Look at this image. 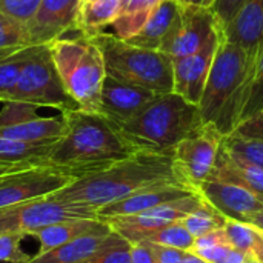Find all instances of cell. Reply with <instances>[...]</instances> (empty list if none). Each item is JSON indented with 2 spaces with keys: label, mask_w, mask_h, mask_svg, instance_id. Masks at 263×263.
<instances>
[{
  "label": "cell",
  "mask_w": 263,
  "mask_h": 263,
  "mask_svg": "<svg viewBox=\"0 0 263 263\" xmlns=\"http://www.w3.org/2000/svg\"><path fill=\"white\" fill-rule=\"evenodd\" d=\"M180 183L173 166V154L136 153L109 166L79 176L65 188L49 194L55 202L99 208L122 200L140 190Z\"/></svg>",
  "instance_id": "cell-1"
},
{
  "label": "cell",
  "mask_w": 263,
  "mask_h": 263,
  "mask_svg": "<svg viewBox=\"0 0 263 263\" xmlns=\"http://www.w3.org/2000/svg\"><path fill=\"white\" fill-rule=\"evenodd\" d=\"M259 55L247 52L220 34L199 111L203 125L214 126L223 137L231 136L243 120Z\"/></svg>",
  "instance_id": "cell-2"
},
{
  "label": "cell",
  "mask_w": 263,
  "mask_h": 263,
  "mask_svg": "<svg viewBox=\"0 0 263 263\" xmlns=\"http://www.w3.org/2000/svg\"><path fill=\"white\" fill-rule=\"evenodd\" d=\"M62 112L66 131L54 143L48 165L82 176L140 153L103 116L82 109Z\"/></svg>",
  "instance_id": "cell-3"
},
{
  "label": "cell",
  "mask_w": 263,
  "mask_h": 263,
  "mask_svg": "<svg viewBox=\"0 0 263 263\" xmlns=\"http://www.w3.org/2000/svg\"><path fill=\"white\" fill-rule=\"evenodd\" d=\"M202 126L197 105L176 92H165L157 94L140 112L117 128L137 151L173 154L179 142Z\"/></svg>",
  "instance_id": "cell-4"
},
{
  "label": "cell",
  "mask_w": 263,
  "mask_h": 263,
  "mask_svg": "<svg viewBox=\"0 0 263 263\" xmlns=\"http://www.w3.org/2000/svg\"><path fill=\"white\" fill-rule=\"evenodd\" d=\"M49 52L68 96L85 112H99L100 91L106 77L100 49L88 37H59L48 43Z\"/></svg>",
  "instance_id": "cell-5"
},
{
  "label": "cell",
  "mask_w": 263,
  "mask_h": 263,
  "mask_svg": "<svg viewBox=\"0 0 263 263\" xmlns=\"http://www.w3.org/2000/svg\"><path fill=\"white\" fill-rule=\"evenodd\" d=\"M88 37L103 55L106 76L148 88L157 94L173 92V59L168 54L134 46L108 32Z\"/></svg>",
  "instance_id": "cell-6"
},
{
  "label": "cell",
  "mask_w": 263,
  "mask_h": 263,
  "mask_svg": "<svg viewBox=\"0 0 263 263\" xmlns=\"http://www.w3.org/2000/svg\"><path fill=\"white\" fill-rule=\"evenodd\" d=\"M12 100L31 103L37 108H55L60 112L79 109L62 85L48 43L28 46V54L22 66Z\"/></svg>",
  "instance_id": "cell-7"
},
{
  "label": "cell",
  "mask_w": 263,
  "mask_h": 263,
  "mask_svg": "<svg viewBox=\"0 0 263 263\" xmlns=\"http://www.w3.org/2000/svg\"><path fill=\"white\" fill-rule=\"evenodd\" d=\"M69 219H99V211L83 205L55 202L45 196L0 208V234L32 236L40 228Z\"/></svg>",
  "instance_id": "cell-8"
},
{
  "label": "cell",
  "mask_w": 263,
  "mask_h": 263,
  "mask_svg": "<svg viewBox=\"0 0 263 263\" xmlns=\"http://www.w3.org/2000/svg\"><path fill=\"white\" fill-rule=\"evenodd\" d=\"M222 142L223 136L211 125H203L179 142L173 151V166L177 180L196 191L210 177Z\"/></svg>",
  "instance_id": "cell-9"
},
{
  "label": "cell",
  "mask_w": 263,
  "mask_h": 263,
  "mask_svg": "<svg viewBox=\"0 0 263 263\" xmlns=\"http://www.w3.org/2000/svg\"><path fill=\"white\" fill-rule=\"evenodd\" d=\"M77 177V174L52 165L31 166L9 173L0 179V208L49 196Z\"/></svg>",
  "instance_id": "cell-10"
},
{
  "label": "cell",
  "mask_w": 263,
  "mask_h": 263,
  "mask_svg": "<svg viewBox=\"0 0 263 263\" xmlns=\"http://www.w3.org/2000/svg\"><path fill=\"white\" fill-rule=\"evenodd\" d=\"M202 203H203V199L200 197V194L194 193L186 197L162 203L159 206H154L136 216L111 217V219H106L105 222L111 227V230L117 231L129 243H134L136 239L142 236L143 233L157 230L173 222H180L183 217H186L194 210H197Z\"/></svg>",
  "instance_id": "cell-11"
},
{
  "label": "cell",
  "mask_w": 263,
  "mask_h": 263,
  "mask_svg": "<svg viewBox=\"0 0 263 263\" xmlns=\"http://www.w3.org/2000/svg\"><path fill=\"white\" fill-rule=\"evenodd\" d=\"M219 29L220 23L211 8H182L180 22L162 52L171 59L196 54L205 48Z\"/></svg>",
  "instance_id": "cell-12"
},
{
  "label": "cell",
  "mask_w": 263,
  "mask_h": 263,
  "mask_svg": "<svg viewBox=\"0 0 263 263\" xmlns=\"http://www.w3.org/2000/svg\"><path fill=\"white\" fill-rule=\"evenodd\" d=\"M196 193H199L206 203L228 220L251 223L254 217L263 211L262 199L236 183L206 179L200 183Z\"/></svg>",
  "instance_id": "cell-13"
},
{
  "label": "cell",
  "mask_w": 263,
  "mask_h": 263,
  "mask_svg": "<svg viewBox=\"0 0 263 263\" xmlns=\"http://www.w3.org/2000/svg\"><path fill=\"white\" fill-rule=\"evenodd\" d=\"M220 34L222 26L219 32L199 52L180 59H173V92L182 96L193 105H199L203 96L210 69L220 42Z\"/></svg>",
  "instance_id": "cell-14"
},
{
  "label": "cell",
  "mask_w": 263,
  "mask_h": 263,
  "mask_svg": "<svg viewBox=\"0 0 263 263\" xmlns=\"http://www.w3.org/2000/svg\"><path fill=\"white\" fill-rule=\"evenodd\" d=\"M156 96L157 92L148 88L106 76L100 91V105L97 114L119 126L131 120Z\"/></svg>",
  "instance_id": "cell-15"
},
{
  "label": "cell",
  "mask_w": 263,
  "mask_h": 263,
  "mask_svg": "<svg viewBox=\"0 0 263 263\" xmlns=\"http://www.w3.org/2000/svg\"><path fill=\"white\" fill-rule=\"evenodd\" d=\"M80 0H40L25 25L29 45H46L74 29Z\"/></svg>",
  "instance_id": "cell-16"
},
{
  "label": "cell",
  "mask_w": 263,
  "mask_h": 263,
  "mask_svg": "<svg viewBox=\"0 0 263 263\" xmlns=\"http://www.w3.org/2000/svg\"><path fill=\"white\" fill-rule=\"evenodd\" d=\"M196 191L182 185V183H165V185H156L145 190H140L122 200H117L114 203H108L102 208H99V219L106 220L111 217H120V216H136L143 211H148L154 206H159L166 202H173L182 197H186L190 194H194Z\"/></svg>",
  "instance_id": "cell-17"
},
{
  "label": "cell",
  "mask_w": 263,
  "mask_h": 263,
  "mask_svg": "<svg viewBox=\"0 0 263 263\" xmlns=\"http://www.w3.org/2000/svg\"><path fill=\"white\" fill-rule=\"evenodd\" d=\"M222 32L228 42L259 55L263 45V0H247Z\"/></svg>",
  "instance_id": "cell-18"
},
{
  "label": "cell",
  "mask_w": 263,
  "mask_h": 263,
  "mask_svg": "<svg viewBox=\"0 0 263 263\" xmlns=\"http://www.w3.org/2000/svg\"><path fill=\"white\" fill-rule=\"evenodd\" d=\"M182 6L173 0H163L149 15L143 28L131 39L125 40L134 46L162 51L180 22Z\"/></svg>",
  "instance_id": "cell-19"
},
{
  "label": "cell",
  "mask_w": 263,
  "mask_h": 263,
  "mask_svg": "<svg viewBox=\"0 0 263 263\" xmlns=\"http://www.w3.org/2000/svg\"><path fill=\"white\" fill-rule=\"evenodd\" d=\"M109 231L111 227L102 219H69L40 228L32 234V237H35L40 243L37 254H43L77 237Z\"/></svg>",
  "instance_id": "cell-20"
},
{
  "label": "cell",
  "mask_w": 263,
  "mask_h": 263,
  "mask_svg": "<svg viewBox=\"0 0 263 263\" xmlns=\"http://www.w3.org/2000/svg\"><path fill=\"white\" fill-rule=\"evenodd\" d=\"M208 179L240 185L263 200V168L230 156L220 146L216 165Z\"/></svg>",
  "instance_id": "cell-21"
},
{
  "label": "cell",
  "mask_w": 263,
  "mask_h": 263,
  "mask_svg": "<svg viewBox=\"0 0 263 263\" xmlns=\"http://www.w3.org/2000/svg\"><path fill=\"white\" fill-rule=\"evenodd\" d=\"M66 131L63 112L55 117H40L23 120L20 123L0 128V137L22 142H57Z\"/></svg>",
  "instance_id": "cell-22"
},
{
  "label": "cell",
  "mask_w": 263,
  "mask_h": 263,
  "mask_svg": "<svg viewBox=\"0 0 263 263\" xmlns=\"http://www.w3.org/2000/svg\"><path fill=\"white\" fill-rule=\"evenodd\" d=\"M111 233L112 230L109 233L86 234L77 237L43 254L32 256L26 263H83L109 240Z\"/></svg>",
  "instance_id": "cell-23"
},
{
  "label": "cell",
  "mask_w": 263,
  "mask_h": 263,
  "mask_svg": "<svg viewBox=\"0 0 263 263\" xmlns=\"http://www.w3.org/2000/svg\"><path fill=\"white\" fill-rule=\"evenodd\" d=\"M55 142H22L0 137V165L31 168L48 165Z\"/></svg>",
  "instance_id": "cell-24"
},
{
  "label": "cell",
  "mask_w": 263,
  "mask_h": 263,
  "mask_svg": "<svg viewBox=\"0 0 263 263\" xmlns=\"http://www.w3.org/2000/svg\"><path fill=\"white\" fill-rule=\"evenodd\" d=\"M120 0H89L80 2L74 29L83 35H94L103 32L111 26L119 15Z\"/></svg>",
  "instance_id": "cell-25"
},
{
  "label": "cell",
  "mask_w": 263,
  "mask_h": 263,
  "mask_svg": "<svg viewBox=\"0 0 263 263\" xmlns=\"http://www.w3.org/2000/svg\"><path fill=\"white\" fill-rule=\"evenodd\" d=\"M162 2L163 0H120L119 15L111 25L112 34L122 40L134 37Z\"/></svg>",
  "instance_id": "cell-26"
},
{
  "label": "cell",
  "mask_w": 263,
  "mask_h": 263,
  "mask_svg": "<svg viewBox=\"0 0 263 263\" xmlns=\"http://www.w3.org/2000/svg\"><path fill=\"white\" fill-rule=\"evenodd\" d=\"M26 54L28 46L0 49V102L12 100Z\"/></svg>",
  "instance_id": "cell-27"
},
{
  "label": "cell",
  "mask_w": 263,
  "mask_h": 263,
  "mask_svg": "<svg viewBox=\"0 0 263 263\" xmlns=\"http://www.w3.org/2000/svg\"><path fill=\"white\" fill-rule=\"evenodd\" d=\"M194 236L180 223V222H173L165 227H160L157 230L143 233L136 239L134 243L137 242H148L154 245H162V247H170V248H177L182 251H191L194 247Z\"/></svg>",
  "instance_id": "cell-28"
},
{
  "label": "cell",
  "mask_w": 263,
  "mask_h": 263,
  "mask_svg": "<svg viewBox=\"0 0 263 263\" xmlns=\"http://www.w3.org/2000/svg\"><path fill=\"white\" fill-rule=\"evenodd\" d=\"M222 146L230 156L263 168V137H250L233 133L231 136L223 137Z\"/></svg>",
  "instance_id": "cell-29"
},
{
  "label": "cell",
  "mask_w": 263,
  "mask_h": 263,
  "mask_svg": "<svg viewBox=\"0 0 263 263\" xmlns=\"http://www.w3.org/2000/svg\"><path fill=\"white\" fill-rule=\"evenodd\" d=\"M227 220V217H223L219 211H216L210 203L203 200V203L191 214L183 217L180 223L191 233V236H194V239H197L206 233L223 228Z\"/></svg>",
  "instance_id": "cell-30"
},
{
  "label": "cell",
  "mask_w": 263,
  "mask_h": 263,
  "mask_svg": "<svg viewBox=\"0 0 263 263\" xmlns=\"http://www.w3.org/2000/svg\"><path fill=\"white\" fill-rule=\"evenodd\" d=\"M83 263H131V243L112 230L109 240Z\"/></svg>",
  "instance_id": "cell-31"
},
{
  "label": "cell",
  "mask_w": 263,
  "mask_h": 263,
  "mask_svg": "<svg viewBox=\"0 0 263 263\" xmlns=\"http://www.w3.org/2000/svg\"><path fill=\"white\" fill-rule=\"evenodd\" d=\"M29 46L23 23L0 12V49Z\"/></svg>",
  "instance_id": "cell-32"
},
{
  "label": "cell",
  "mask_w": 263,
  "mask_h": 263,
  "mask_svg": "<svg viewBox=\"0 0 263 263\" xmlns=\"http://www.w3.org/2000/svg\"><path fill=\"white\" fill-rule=\"evenodd\" d=\"M22 234L2 233L0 234V263H26L31 256L22 248Z\"/></svg>",
  "instance_id": "cell-33"
},
{
  "label": "cell",
  "mask_w": 263,
  "mask_h": 263,
  "mask_svg": "<svg viewBox=\"0 0 263 263\" xmlns=\"http://www.w3.org/2000/svg\"><path fill=\"white\" fill-rule=\"evenodd\" d=\"M191 253L200 256L208 263H242L247 256L245 253L236 250L230 243H220V245H214L210 248L196 250Z\"/></svg>",
  "instance_id": "cell-34"
},
{
  "label": "cell",
  "mask_w": 263,
  "mask_h": 263,
  "mask_svg": "<svg viewBox=\"0 0 263 263\" xmlns=\"http://www.w3.org/2000/svg\"><path fill=\"white\" fill-rule=\"evenodd\" d=\"M260 111H263V45L260 48L259 57H257L253 86H251L250 99H248V103H247V108L243 112V120H247L248 117H251Z\"/></svg>",
  "instance_id": "cell-35"
},
{
  "label": "cell",
  "mask_w": 263,
  "mask_h": 263,
  "mask_svg": "<svg viewBox=\"0 0 263 263\" xmlns=\"http://www.w3.org/2000/svg\"><path fill=\"white\" fill-rule=\"evenodd\" d=\"M35 109H37V106H34L31 103L15 102V100L5 102V106L0 111V128L11 126V125H15L23 120L35 117L37 116Z\"/></svg>",
  "instance_id": "cell-36"
},
{
  "label": "cell",
  "mask_w": 263,
  "mask_h": 263,
  "mask_svg": "<svg viewBox=\"0 0 263 263\" xmlns=\"http://www.w3.org/2000/svg\"><path fill=\"white\" fill-rule=\"evenodd\" d=\"M40 0H0V12L26 25L34 15Z\"/></svg>",
  "instance_id": "cell-37"
},
{
  "label": "cell",
  "mask_w": 263,
  "mask_h": 263,
  "mask_svg": "<svg viewBox=\"0 0 263 263\" xmlns=\"http://www.w3.org/2000/svg\"><path fill=\"white\" fill-rule=\"evenodd\" d=\"M245 2L247 0H214V5L211 9L222 28L231 22V18L236 15V12L240 9V6Z\"/></svg>",
  "instance_id": "cell-38"
},
{
  "label": "cell",
  "mask_w": 263,
  "mask_h": 263,
  "mask_svg": "<svg viewBox=\"0 0 263 263\" xmlns=\"http://www.w3.org/2000/svg\"><path fill=\"white\" fill-rule=\"evenodd\" d=\"M234 133L250 137H263V111L243 120Z\"/></svg>",
  "instance_id": "cell-39"
},
{
  "label": "cell",
  "mask_w": 263,
  "mask_h": 263,
  "mask_svg": "<svg viewBox=\"0 0 263 263\" xmlns=\"http://www.w3.org/2000/svg\"><path fill=\"white\" fill-rule=\"evenodd\" d=\"M220 243H230L228 242V237H227V233L223 228L220 230H214L211 233H206L200 237H197L194 240V247L191 251H196V250H202V248H210V247H214V245H220Z\"/></svg>",
  "instance_id": "cell-40"
},
{
  "label": "cell",
  "mask_w": 263,
  "mask_h": 263,
  "mask_svg": "<svg viewBox=\"0 0 263 263\" xmlns=\"http://www.w3.org/2000/svg\"><path fill=\"white\" fill-rule=\"evenodd\" d=\"M157 263H182L183 256L186 251L177 250V248H170V247H162V245H154L149 243Z\"/></svg>",
  "instance_id": "cell-41"
},
{
  "label": "cell",
  "mask_w": 263,
  "mask_h": 263,
  "mask_svg": "<svg viewBox=\"0 0 263 263\" xmlns=\"http://www.w3.org/2000/svg\"><path fill=\"white\" fill-rule=\"evenodd\" d=\"M131 263H157L154 251L148 242L131 243Z\"/></svg>",
  "instance_id": "cell-42"
},
{
  "label": "cell",
  "mask_w": 263,
  "mask_h": 263,
  "mask_svg": "<svg viewBox=\"0 0 263 263\" xmlns=\"http://www.w3.org/2000/svg\"><path fill=\"white\" fill-rule=\"evenodd\" d=\"M182 8H213L214 0H173Z\"/></svg>",
  "instance_id": "cell-43"
},
{
  "label": "cell",
  "mask_w": 263,
  "mask_h": 263,
  "mask_svg": "<svg viewBox=\"0 0 263 263\" xmlns=\"http://www.w3.org/2000/svg\"><path fill=\"white\" fill-rule=\"evenodd\" d=\"M182 263H208L205 259H202L200 256H197V254H194V253H191V251H186L185 253V256H183V260Z\"/></svg>",
  "instance_id": "cell-44"
},
{
  "label": "cell",
  "mask_w": 263,
  "mask_h": 263,
  "mask_svg": "<svg viewBox=\"0 0 263 263\" xmlns=\"http://www.w3.org/2000/svg\"><path fill=\"white\" fill-rule=\"evenodd\" d=\"M18 170H25V168H15V166H9V165H0V179L9 173H14V171H18Z\"/></svg>",
  "instance_id": "cell-45"
},
{
  "label": "cell",
  "mask_w": 263,
  "mask_h": 263,
  "mask_svg": "<svg viewBox=\"0 0 263 263\" xmlns=\"http://www.w3.org/2000/svg\"><path fill=\"white\" fill-rule=\"evenodd\" d=\"M254 227H257V228H260V230H263V211H260L256 217H254V220L251 222Z\"/></svg>",
  "instance_id": "cell-46"
},
{
  "label": "cell",
  "mask_w": 263,
  "mask_h": 263,
  "mask_svg": "<svg viewBox=\"0 0 263 263\" xmlns=\"http://www.w3.org/2000/svg\"><path fill=\"white\" fill-rule=\"evenodd\" d=\"M242 263H263V262L262 260H259V259H257L256 256H253V254H247V256H245V260H243Z\"/></svg>",
  "instance_id": "cell-47"
},
{
  "label": "cell",
  "mask_w": 263,
  "mask_h": 263,
  "mask_svg": "<svg viewBox=\"0 0 263 263\" xmlns=\"http://www.w3.org/2000/svg\"><path fill=\"white\" fill-rule=\"evenodd\" d=\"M80 2H89V0H80Z\"/></svg>",
  "instance_id": "cell-48"
}]
</instances>
